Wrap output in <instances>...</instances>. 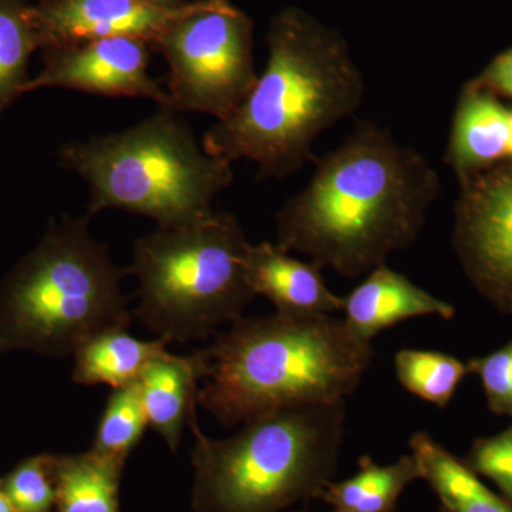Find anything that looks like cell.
<instances>
[{
    "label": "cell",
    "instance_id": "cell-26",
    "mask_svg": "<svg viewBox=\"0 0 512 512\" xmlns=\"http://www.w3.org/2000/svg\"><path fill=\"white\" fill-rule=\"evenodd\" d=\"M474 82L493 93L512 97V47L495 57Z\"/></svg>",
    "mask_w": 512,
    "mask_h": 512
},
{
    "label": "cell",
    "instance_id": "cell-6",
    "mask_svg": "<svg viewBox=\"0 0 512 512\" xmlns=\"http://www.w3.org/2000/svg\"><path fill=\"white\" fill-rule=\"evenodd\" d=\"M60 163L89 185V217L114 208L151 218L158 228L210 217L215 198L234 181L232 163L205 153L168 107L121 133L66 144Z\"/></svg>",
    "mask_w": 512,
    "mask_h": 512
},
{
    "label": "cell",
    "instance_id": "cell-7",
    "mask_svg": "<svg viewBox=\"0 0 512 512\" xmlns=\"http://www.w3.org/2000/svg\"><path fill=\"white\" fill-rule=\"evenodd\" d=\"M248 248L238 218L228 212L138 238L127 269L140 284L133 315L168 343L217 335L255 298Z\"/></svg>",
    "mask_w": 512,
    "mask_h": 512
},
{
    "label": "cell",
    "instance_id": "cell-14",
    "mask_svg": "<svg viewBox=\"0 0 512 512\" xmlns=\"http://www.w3.org/2000/svg\"><path fill=\"white\" fill-rule=\"evenodd\" d=\"M511 110L491 90L468 83L458 97L444 160L466 181L511 156Z\"/></svg>",
    "mask_w": 512,
    "mask_h": 512
},
{
    "label": "cell",
    "instance_id": "cell-22",
    "mask_svg": "<svg viewBox=\"0 0 512 512\" xmlns=\"http://www.w3.org/2000/svg\"><path fill=\"white\" fill-rule=\"evenodd\" d=\"M148 426L137 383L113 389L101 414L90 450L121 466L136 450Z\"/></svg>",
    "mask_w": 512,
    "mask_h": 512
},
{
    "label": "cell",
    "instance_id": "cell-27",
    "mask_svg": "<svg viewBox=\"0 0 512 512\" xmlns=\"http://www.w3.org/2000/svg\"><path fill=\"white\" fill-rule=\"evenodd\" d=\"M0 512H18L3 490L2 478H0Z\"/></svg>",
    "mask_w": 512,
    "mask_h": 512
},
{
    "label": "cell",
    "instance_id": "cell-13",
    "mask_svg": "<svg viewBox=\"0 0 512 512\" xmlns=\"http://www.w3.org/2000/svg\"><path fill=\"white\" fill-rule=\"evenodd\" d=\"M343 299V320L357 338L369 343L404 320L421 316L451 320L456 315L451 303L424 291L387 264L369 272L365 281Z\"/></svg>",
    "mask_w": 512,
    "mask_h": 512
},
{
    "label": "cell",
    "instance_id": "cell-1",
    "mask_svg": "<svg viewBox=\"0 0 512 512\" xmlns=\"http://www.w3.org/2000/svg\"><path fill=\"white\" fill-rule=\"evenodd\" d=\"M313 164L308 185L276 214V245L343 278L412 247L440 194L427 158L372 121Z\"/></svg>",
    "mask_w": 512,
    "mask_h": 512
},
{
    "label": "cell",
    "instance_id": "cell-28",
    "mask_svg": "<svg viewBox=\"0 0 512 512\" xmlns=\"http://www.w3.org/2000/svg\"><path fill=\"white\" fill-rule=\"evenodd\" d=\"M143 2L151 3L157 6H178L181 5V0H143Z\"/></svg>",
    "mask_w": 512,
    "mask_h": 512
},
{
    "label": "cell",
    "instance_id": "cell-30",
    "mask_svg": "<svg viewBox=\"0 0 512 512\" xmlns=\"http://www.w3.org/2000/svg\"><path fill=\"white\" fill-rule=\"evenodd\" d=\"M293 512H308V511H293ZM335 512H342V511L336 510Z\"/></svg>",
    "mask_w": 512,
    "mask_h": 512
},
{
    "label": "cell",
    "instance_id": "cell-2",
    "mask_svg": "<svg viewBox=\"0 0 512 512\" xmlns=\"http://www.w3.org/2000/svg\"><path fill=\"white\" fill-rule=\"evenodd\" d=\"M268 62L247 100L202 137L210 156L248 160L258 180H284L315 163L313 144L365 100L362 70L339 30L299 8L269 25Z\"/></svg>",
    "mask_w": 512,
    "mask_h": 512
},
{
    "label": "cell",
    "instance_id": "cell-9",
    "mask_svg": "<svg viewBox=\"0 0 512 512\" xmlns=\"http://www.w3.org/2000/svg\"><path fill=\"white\" fill-rule=\"evenodd\" d=\"M460 184L454 249L478 293L512 316V163Z\"/></svg>",
    "mask_w": 512,
    "mask_h": 512
},
{
    "label": "cell",
    "instance_id": "cell-18",
    "mask_svg": "<svg viewBox=\"0 0 512 512\" xmlns=\"http://www.w3.org/2000/svg\"><path fill=\"white\" fill-rule=\"evenodd\" d=\"M420 478L419 464L412 453L387 466L363 456L355 476L338 483L330 481L316 500L342 512H396L404 490Z\"/></svg>",
    "mask_w": 512,
    "mask_h": 512
},
{
    "label": "cell",
    "instance_id": "cell-10",
    "mask_svg": "<svg viewBox=\"0 0 512 512\" xmlns=\"http://www.w3.org/2000/svg\"><path fill=\"white\" fill-rule=\"evenodd\" d=\"M150 43L106 37L43 49V69L23 93L56 87L97 96L144 97L170 107L167 90L148 74Z\"/></svg>",
    "mask_w": 512,
    "mask_h": 512
},
{
    "label": "cell",
    "instance_id": "cell-15",
    "mask_svg": "<svg viewBox=\"0 0 512 512\" xmlns=\"http://www.w3.org/2000/svg\"><path fill=\"white\" fill-rule=\"evenodd\" d=\"M201 380L202 360L198 350L188 356L164 353L138 377L148 426L163 437L173 453L180 447L185 426L197 414Z\"/></svg>",
    "mask_w": 512,
    "mask_h": 512
},
{
    "label": "cell",
    "instance_id": "cell-16",
    "mask_svg": "<svg viewBox=\"0 0 512 512\" xmlns=\"http://www.w3.org/2000/svg\"><path fill=\"white\" fill-rule=\"evenodd\" d=\"M410 451L420 468L421 480L439 497L448 512H512L503 495L493 493L463 458L451 454L426 431L410 439Z\"/></svg>",
    "mask_w": 512,
    "mask_h": 512
},
{
    "label": "cell",
    "instance_id": "cell-21",
    "mask_svg": "<svg viewBox=\"0 0 512 512\" xmlns=\"http://www.w3.org/2000/svg\"><path fill=\"white\" fill-rule=\"evenodd\" d=\"M394 370L407 392L424 402L446 409L458 386L470 373L467 362L437 350L400 349Z\"/></svg>",
    "mask_w": 512,
    "mask_h": 512
},
{
    "label": "cell",
    "instance_id": "cell-19",
    "mask_svg": "<svg viewBox=\"0 0 512 512\" xmlns=\"http://www.w3.org/2000/svg\"><path fill=\"white\" fill-rule=\"evenodd\" d=\"M124 467L94 451L56 454L55 512H121Z\"/></svg>",
    "mask_w": 512,
    "mask_h": 512
},
{
    "label": "cell",
    "instance_id": "cell-12",
    "mask_svg": "<svg viewBox=\"0 0 512 512\" xmlns=\"http://www.w3.org/2000/svg\"><path fill=\"white\" fill-rule=\"evenodd\" d=\"M245 266L254 295L265 296L279 315L312 318L343 311L345 299L330 291L322 269L276 244H249Z\"/></svg>",
    "mask_w": 512,
    "mask_h": 512
},
{
    "label": "cell",
    "instance_id": "cell-5",
    "mask_svg": "<svg viewBox=\"0 0 512 512\" xmlns=\"http://www.w3.org/2000/svg\"><path fill=\"white\" fill-rule=\"evenodd\" d=\"M90 220H50L39 244L0 282V357L73 356L97 333L131 325L121 289L128 271L90 234Z\"/></svg>",
    "mask_w": 512,
    "mask_h": 512
},
{
    "label": "cell",
    "instance_id": "cell-24",
    "mask_svg": "<svg viewBox=\"0 0 512 512\" xmlns=\"http://www.w3.org/2000/svg\"><path fill=\"white\" fill-rule=\"evenodd\" d=\"M463 461L478 477L493 481L512 504V424L494 436L474 440Z\"/></svg>",
    "mask_w": 512,
    "mask_h": 512
},
{
    "label": "cell",
    "instance_id": "cell-17",
    "mask_svg": "<svg viewBox=\"0 0 512 512\" xmlns=\"http://www.w3.org/2000/svg\"><path fill=\"white\" fill-rule=\"evenodd\" d=\"M167 345L161 338H134L124 328L104 330L74 352L73 382L107 384L111 389L130 386L154 359L168 352Z\"/></svg>",
    "mask_w": 512,
    "mask_h": 512
},
{
    "label": "cell",
    "instance_id": "cell-29",
    "mask_svg": "<svg viewBox=\"0 0 512 512\" xmlns=\"http://www.w3.org/2000/svg\"><path fill=\"white\" fill-rule=\"evenodd\" d=\"M511 126H512V110H511ZM511 160H512V141H511V156H510Z\"/></svg>",
    "mask_w": 512,
    "mask_h": 512
},
{
    "label": "cell",
    "instance_id": "cell-20",
    "mask_svg": "<svg viewBox=\"0 0 512 512\" xmlns=\"http://www.w3.org/2000/svg\"><path fill=\"white\" fill-rule=\"evenodd\" d=\"M42 47L35 6L26 0H0V117L25 94L30 56Z\"/></svg>",
    "mask_w": 512,
    "mask_h": 512
},
{
    "label": "cell",
    "instance_id": "cell-4",
    "mask_svg": "<svg viewBox=\"0 0 512 512\" xmlns=\"http://www.w3.org/2000/svg\"><path fill=\"white\" fill-rule=\"evenodd\" d=\"M194 512H282L316 500L338 471L346 400L255 417L228 439L205 436L195 414Z\"/></svg>",
    "mask_w": 512,
    "mask_h": 512
},
{
    "label": "cell",
    "instance_id": "cell-8",
    "mask_svg": "<svg viewBox=\"0 0 512 512\" xmlns=\"http://www.w3.org/2000/svg\"><path fill=\"white\" fill-rule=\"evenodd\" d=\"M153 45L170 67L168 109L178 113L228 119L258 82L254 22L231 0H200Z\"/></svg>",
    "mask_w": 512,
    "mask_h": 512
},
{
    "label": "cell",
    "instance_id": "cell-25",
    "mask_svg": "<svg viewBox=\"0 0 512 512\" xmlns=\"http://www.w3.org/2000/svg\"><path fill=\"white\" fill-rule=\"evenodd\" d=\"M471 375L483 386L491 413L512 419V340L488 355L468 360Z\"/></svg>",
    "mask_w": 512,
    "mask_h": 512
},
{
    "label": "cell",
    "instance_id": "cell-23",
    "mask_svg": "<svg viewBox=\"0 0 512 512\" xmlns=\"http://www.w3.org/2000/svg\"><path fill=\"white\" fill-rule=\"evenodd\" d=\"M56 454H36L20 461L2 478L3 490L18 512H55Z\"/></svg>",
    "mask_w": 512,
    "mask_h": 512
},
{
    "label": "cell",
    "instance_id": "cell-11",
    "mask_svg": "<svg viewBox=\"0 0 512 512\" xmlns=\"http://www.w3.org/2000/svg\"><path fill=\"white\" fill-rule=\"evenodd\" d=\"M198 5L200 0L178 6L143 0H40L35 13L42 50L106 37H134L153 45L165 29Z\"/></svg>",
    "mask_w": 512,
    "mask_h": 512
},
{
    "label": "cell",
    "instance_id": "cell-31",
    "mask_svg": "<svg viewBox=\"0 0 512 512\" xmlns=\"http://www.w3.org/2000/svg\"><path fill=\"white\" fill-rule=\"evenodd\" d=\"M441 512H448V511H446V510H443V508H441Z\"/></svg>",
    "mask_w": 512,
    "mask_h": 512
},
{
    "label": "cell",
    "instance_id": "cell-3",
    "mask_svg": "<svg viewBox=\"0 0 512 512\" xmlns=\"http://www.w3.org/2000/svg\"><path fill=\"white\" fill-rule=\"evenodd\" d=\"M198 406L222 426L262 414L346 400L372 365V343L330 315L239 318L198 350Z\"/></svg>",
    "mask_w": 512,
    "mask_h": 512
}]
</instances>
